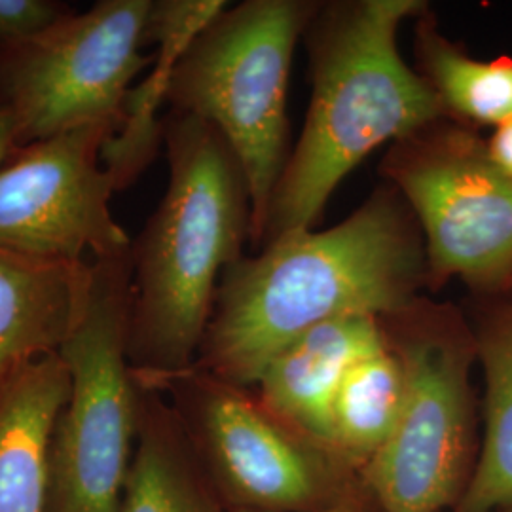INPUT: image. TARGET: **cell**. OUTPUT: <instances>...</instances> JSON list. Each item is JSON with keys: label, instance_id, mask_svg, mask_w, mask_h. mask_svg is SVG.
<instances>
[{"label": "cell", "instance_id": "ffe728a7", "mask_svg": "<svg viewBox=\"0 0 512 512\" xmlns=\"http://www.w3.org/2000/svg\"><path fill=\"white\" fill-rule=\"evenodd\" d=\"M486 147L494 164L512 177V118L494 129L486 139Z\"/></svg>", "mask_w": 512, "mask_h": 512}, {"label": "cell", "instance_id": "52a82bcc", "mask_svg": "<svg viewBox=\"0 0 512 512\" xmlns=\"http://www.w3.org/2000/svg\"><path fill=\"white\" fill-rule=\"evenodd\" d=\"M380 175L418 219L429 293L459 279L471 296L509 294L512 177L494 164L480 129L448 116L425 124L389 145Z\"/></svg>", "mask_w": 512, "mask_h": 512}, {"label": "cell", "instance_id": "9a60e30c", "mask_svg": "<svg viewBox=\"0 0 512 512\" xmlns=\"http://www.w3.org/2000/svg\"><path fill=\"white\" fill-rule=\"evenodd\" d=\"M228 6L224 0H160L152 2L145 42L156 44L152 71L131 88L126 99L124 122L103 148V162L118 190L128 188L154 160L164 141L158 110L175 65L203 29Z\"/></svg>", "mask_w": 512, "mask_h": 512}, {"label": "cell", "instance_id": "30bf717a", "mask_svg": "<svg viewBox=\"0 0 512 512\" xmlns=\"http://www.w3.org/2000/svg\"><path fill=\"white\" fill-rule=\"evenodd\" d=\"M116 131L93 124L18 148L0 169V245L65 262L129 251L133 239L110 213L118 186L101 165Z\"/></svg>", "mask_w": 512, "mask_h": 512}, {"label": "cell", "instance_id": "6da1fadb", "mask_svg": "<svg viewBox=\"0 0 512 512\" xmlns=\"http://www.w3.org/2000/svg\"><path fill=\"white\" fill-rule=\"evenodd\" d=\"M425 291L420 224L384 183L340 224L294 232L226 268L194 368L253 389L304 332L348 315L382 317Z\"/></svg>", "mask_w": 512, "mask_h": 512}, {"label": "cell", "instance_id": "7a4b0ae2", "mask_svg": "<svg viewBox=\"0 0 512 512\" xmlns=\"http://www.w3.org/2000/svg\"><path fill=\"white\" fill-rule=\"evenodd\" d=\"M423 0L319 2L304 42L311 101L275 186L256 251L311 230L334 190L382 145L448 116L399 50V31Z\"/></svg>", "mask_w": 512, "mask_h": 512}, {"label": "cell", "instance_id": "9c48e42d", "mask_svg": "<svg viewBox=\"0 0 512 512\" xmlns=\"http://www.w3.org/2000/svg\"><path fill=\"white\" fill-rule=\"evenodd\" d=\"M150 10L152 0H101L0 54L16 147L93 124L120 129L131 82L154 59L143 54Z\"/></svg>", "mask_w": 512, "mask_h": 512}, {"label": "cell", "instance_id": "8fae6325", "mask_svg": "<svg viewBox=\"0 0 512 512\" xmlns=\"http://www.w3.org/2000/svg\"><path fill=\"white\" fill-rule=\"evenodd\" d=\"M384 346L380 317L332 319L279 351L253 389L279 420L332 452V408L338 389L351 366Z\"/></svg>", "mask_w": 512, "mask_h": 512}, {"label": "cell", "instance_id": "7402d4cb", "mask_svg": "<svg viewBox=\"0 0 512 512\" xmlns=\"http://www.w3.org/2000/svg\"><path fill=\"white\" fill-rule=\"evenodd\" d=\"M232 512H251V511H232ZM313 512H382L380 511V507H378V503L374 501V497L370 495L368 490L365 492H361V494L353 495V497H349L346 501H342V503H338V505H334V507H329V509H323V511H313Z\"/></svg>", "mask_w": 512, "mask_h": 512}, {"label": "cell", "instance_id": "277c9868", "mask_svg": "<svg viewBox=\"0 0 512 512\" xmlns=\"http://www.w3.org/2000/svg\"><path fill=\"white\" fill-rule=\"evenodd\" d=\"M380 325L403 363L406 399L395 433L361 475L366 490L382 512H454L482 444L473 329L463 308L427 294Z\"/></svg>", "mask_w": 512, "mask_h": 512}, {"label": "cell", "instance_id": "5b68a950", "mask_svg": "<svg viewBox=\"0 0 512 512\" xmlns=\"http://www.w3.org/2000/svg\"><path fill=\"white\" fill-rule=\"evenodd\" d=\"M317 0H245L224 8L175 65L165 103L215 126L236 152L253 202L251 245L291 148L287 93Z\"/></svg>", "mask_w": 512, "mask_h": 512}, {"label": "cell", "instance_id": "4fadbf2b", "mask_svg": "<svg viewBox=\"0 0 512 512\" xmlns=\"http://www.w3.org/2000/svg\"><path fill=\"white\" fill-rule=\"evenodd\" d=\"M69 395L71 372L59 353L0 385V512H48L52 440Z\"/></svg>", "mask_w": 512, "mask_h": 512}, {"label": "cell", "instance_id": "5bb4252c", "mask_svg": "<svg viewBox=\"0 0 512 512\" xmlns=\"http://www.w3.org/2000/svg\"><path fill=\"white\" fill-rule=\"evenodd\" d=\"M463 311L484 376L482 444L473 482L454 512L512 511V294L469 296Z\"/></svg>", "mask_w": 512, "mask_h": 512}, {"label": "cell", "instance_id": "44dd1931", "mask_svg": "<svg viewBox=\"0 0 512 512\" xmlns=\"http://www.w3.org/2000/svg\"><path fill=\"white\" fill-rule=\"evenodd\" d=\"M16 126L6 110L0 109V169L16 152Z\"/></svg>", "mask_w": 512, "mask_h": 512}, {"label": "cell", "instance_id": "e0dca14e", "mask_svg": "<svg viewBox=\"0 0 512 512\" xmlns=\"http://www.w3.org/2000/svg\"><path fill=\"white\" fill-rule=\"evenodd\" d=\"M412 21L416 71L448 118L476 129L497 128L511 120L512 57L476 59L442 33L429 8Z\"/></svg>", "mask_w": 512, "mask_h": 512}, {"label": "cell", "instance_id": "2e32d148", "mask_svg": "<svg viewBox=\"0 0 512 512\" xmlns=\"http://www.w3.org/2000/svg\"><path fill=\"white\" fill-rule=\"evenodd\" d=\"M122 512H232L203 469L175 408L165 403L160 389L147 385H141L139 433Z\"/></svg>", "mask_w": 512, "mask_h": 512}, {"label": "cell", "instance_id": "7c38bea8", "mask_svg": "<svg viewBox=\"0 0 512 512\" xmlns=\"http://www.w3.org/2000/svg\"><path fill=\"white\" fill-rule=\"evenodd\" d=\"M90 285L92 260H50L0 245V385L21 366L59 353Z\"/></svg>", "mask_w": 512, "mask_h": 512}, {"label": "cell", "instance_id": "d6986e66", "mask_svg": "<svg viewBox=\"0 0 512 512\" xmlns=\"http://www.w3.org/2000/svg\"><path fill=\"white\" fill-rule=\"evenodd\" d=\"M74 12L52 0H0V54Z\"/></svg>", "mask_w": 512, "mask_h": 512}, {"label": "cell", "instance_id": "cb8c5ba5", "mask_svg": "<svg viewBox=\"0 0 512 512\" xmlns=\"http://www.w3.org/2000/svg\"><path fill=\"white\" fill-rule=\"evenodd\" d=\"M505 512H512V511H505Z\"/></svg>", "mask_w": 512, "mask_h": 512}, {"label": "cell", "instance_id": "603a6c76", "mask_svg": "<svg viewBox=\"0 0 512 512\" xmlns=\"http://www.w3.org/2000/svg\"><path fill=\"white\" fill-rule=\"evenodd\" d=\"M509 294H512V281H511V287H509Z\"/></svg>", "mask_w": 512, "mask_h": 512}, {"label": "cell", "instance_id": "ba28073f", "mask_svg": "<svg viewBox=\"0 0 512 512\" xmlns=\"http://www.w3.org/2000/svg\"><path fill=\"white\" fill-rule=\"evenodd\" d=\"M141 385L171 395L203 469L230 511H323L366 490L355 469L279 420L255 389L194 366Z\"/></svg>", "mask_w": 512, "mask_h": 512}, {"label": "cell", "instance_id": "3957f363", "mask_svg": "<svg viewBox=\"0 0 512 512\" xmlns=\"http://www.w3.org/2000/svg\"><path fill=\"white\" fill-rule=\"evenodd\" d=\"M169 183L131 243L129 363L141 384L196 363L222 274L251 241V190L219 129L171 112L162 120Z\"/></svg>", "mask_w": 512, "mask_h": 512}, {"label": "cell", "instance_id": "ac0fdd59", "mask_svg": "<svg viewBox=\"0 0 512 512\" xmlns=\"http://www.w3.org/2000/svg\"><path fill=\"white\" fill-rule=\"evenodd\" d=\"M404 399L403 363L385 342L384 348L351 366L338 389L332 408V452L363 475L395 433Z\"/></svg>", "mask_w": 512, "mask_h": 512}, {"label": "cell", "instance_id": "8992f818", "mask_svg": "<svg viewBox=\"0 0 512 512\" xmlns=\"http://www.w3.org/2000/svg\"><path fill=\"white\" fill-rule=\"evenodd\" d=\"M131 300V249L93 258L86 308L59 349L71 395L52 440L48 512H122L141 418L129 363Z\"/></svg>", "mask_w": 512, "mask_h": 512}]
</instances>
